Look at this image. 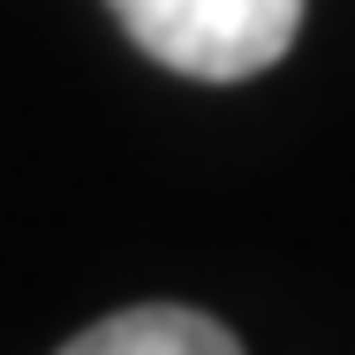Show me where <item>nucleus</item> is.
I'll use <instances>...</instances> for the list:
<instances>
[{
  "instance_id": "f257e3e1",
  "label": "nucleus",
  "mask_w": 355,
  "mask_h": 355,
  "mask_svg": "<svg viewBox=\"0 0 355 355\" xmlns=\"http://www.w3.org/2000/svg\"><path fill=\"white\" fill-rule=\"evenodd\" d=\"M159 69L197 83L265 76L302 31V0H106Z\"/></svg>"
},
{
  "instance_id": "f03ea898",
  "label": "nucleus",
  "mask_w": 355,
  "mask_h": 355,
  "mask_svg": "<svg viewBox=\"0 0 355 355\" xmlns=\"http://www.w3.org/2000/svg\"><path fill=\"white\" fill-rule=\"evenodd\" d=\"M61 355H242V340L189 302H137L76 333Z\"/></svg>"
}]
</instances>
